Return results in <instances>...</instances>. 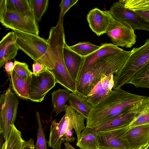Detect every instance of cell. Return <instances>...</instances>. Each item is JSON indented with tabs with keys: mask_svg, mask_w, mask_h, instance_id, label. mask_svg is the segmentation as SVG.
I'll return each mask as SVG.
<instances>
[{
	"mask_svg": "<svg viewBox=\"0 0 149 149\" xmlns=\"http://www.w3.org/2000/svg\"><path fill=\"white\" fill-rule=\"evenodd\" d=\"M67 101L76 111L86 119L93 107L86 97L76 92L70 93Z\"/></svg>",
	"mask_w": 149,
	"mask_h": 149,
	"instance_id": "19",
	"label": "cell"
},
{
	"mask_svg": "<svg viewBox=\"0 0 149 149\" xmlns=\"http://www.w3.org/2000/svg\"><path fill=\"white\" fill-rule=\"evenodd\" d=\"M69 46L66 42L63 49L64 61L69 73L76 82L84 57L71 50Z\"/></svg>",
	"mask_w": 149,
	"mask_h": 149,
	"instance_id": "18",
	"label": "cell"
},
{
	"mask_svg": "<svg viewBox=\"0 0 149 149\" xmlns=\"http://www.w3.org/2000/svg\"><path fill=\"white\" fill-rule=\"evenodd\" d=\"M146 96L131 93L121 88L112 90L93 107L86 119V127H92L119 116L141 102Z\"/></svg>",
	"mask_w": 149,
	"mask_h": 149,
	"instance_id": "1",
	"label": "cell"
},
{
	"mask_svg": "<svg viewBox=\"0 0 149 149\" xmlns=\"http://www.w3.org/2000/svg\"><path fill=\"white\" fill-rule=\"evenodd\" d=\"M65 149H75L69 143L65 142L64 143Z\"/></svg>",
	"mask_w": 149,
	"mask_h": 149,
	"instance_id": "42",
	"label": "cell"
},
{
	"mask_svg": "<svg viewBox=\"0 0 149 149\" xmlns=\"http://www.w3.org/2000/svg\"><path fill=\"white\" fill-rule=\"evenodd\" d=\"M53 59L55 67L52 70H49L53 75L58 83L71 92H76V82L69 73L65 65L63 54L58 52L54 54Z\"/></svg>",
	"mask_w": 149,
	"mask_h": 149,
	"instance_id": "13",
	"label": "cell"
},
{
	"mask_svg": "<svg viewBox=\"0 0 149 149\" xmlns=\"http://www.w3.org/2000/svg\"><path fill=\"white\" fill-rule=\"evenodd\" d=\"M19 103L18 98L12 91L10 84L0 96V133L5 141L16 119Z\"/></svg>",
	"mask_w": 149,
	"mask_h": 149,
	"instance_id": "7",
	"label": "cell"
},
{
	"mask_svg": "<svg viewBox=\"0 0 149 149\" xmlns=\"http://www.w3.org/2000/svg\"><path fill=\"white\" fill-rule=\"evenodd\" d=\"M69 47L71 50L83 57L91 54L100 47V46L96 45L89 42H79Z\"/></svg>",
	"mask_w": 149,
	"mask_h": 149,
	"instance_id": "25",
	"label": "cell"
},
{
	"mask_svg": "<svg viewBox=\"0 0 149 149\" xmlns=\"http://www.w3.org/2000/svg\"><path fill=\"white\" fill-rule=\"evenodd\" d=\"M19 49L16 42L15 31L8 32L0 42V68L9 61L14 59Z\"/></svg>",
	"mask_w": 149,
	"mask_h": 149,
	"instance_id": "16",
	"label": "cell"
},
{
	"mask_svg": "<svg viewBox=\"0 0 149 149\" xmlns=\"http://www.w3.org/2000/svg\"><path fill=\"white\" fill-rule=\"evenodd\" d=\"M131 51L109 54L94 61L76 82V92L86 97L100 81L102 76L114 74L123 66Z\"/></svg>",
	"mask_w": 149,
	"mask_h": 149,
	"instance_id": "2",
	"label": "cell"
},
{
	"mask_svg": "<svg viewBox=\"0 0 149 149\" xmlns=\"http://www.w3.org/2000/svg\"><path fill=\"white\" fill-rule=\"evenodd\" d=\"M65 112L58 123L55 119L51 122L48 143V146L53 149H61L62 143L64 142L63 136L68 128L74 129L79 137L81 131L85 127L84 118L70 105H65Z\"/></svg>",
	"mask_w": 149,
	"mask_h": 149,
	"instance_id": "4",
	"label": "cell"
},
{
	"mask_svg": "<svg viewBox=\"0 0 149 149\" xmlns=\"http://www.w3.org/2000/svg\"><path fill=\"white\" fill-rule=\"evenodd\" d=\"M25 141L22 137L21 132L17 128L14 124H13L5 141L6 149H22Z\"/></svg>",
	"mask_w": 149,
	"mask_h": 149,
	"instance_id": "23",
	"label": "cell"
},
{
	"mask_svg": "<svg viewBox=\"0 0 149 149\" xmlns=\"http://www.w3.org/2000/svg\"><path fill=\"white\" fill-rule=\"evenodd\" d=\"M10 76L12 88L15 94L22 99H29V85L31 79L24 80L13 70Z\"/></svg>",
	"mask_w": 149,
	"mask_h": 149,
	"instance_id": "20",
	"label": "cell"
},
{
	"mask_svg": "<svg viewBox=\"0 0 149 149\" xmlns=\"http://www.w3.org/2000/svg\"><path fill=\"white\" fill-rule=\"evenodd\" d=\"M123 50V49L111 43L102 44L99 49L91 54L84 57L77 81L81 78L85 71L96 60L104 56L120 52Z\"/></svg>",
	"mask_w": 149,
	"mask_h": 149,
	"instance_id": "17",
	"label": "cell"
},
{
	"mask_svg": "<svg viewBox=\"0 0 149 149\" xmlns=\"http://www.w3.org/2000/svg\"><path fill=\"white\" fill-rule=\"evenodd\" d=\"M125 64L113 77L116 90L128 84L134 75L149 62V38L139 48H134Z\"/></svg>",
	"mask_w": 149,
	"mask_h": 149,
	"instance_id": "5",
	"label": "cell"
},
{
	"mask_svg": "<svg viewBox=\"0 0 149 149\" xmlns=\"http://www.w3.org/2000/svg\"><path fill=\"white\" fill-rule=\"evenodd\" d=\"M99 149H115L109 147H104V146H100Z\"/></svg>",
	"mask_w": 149,
	"mask_h": 149,
	"instance_id": "43",
	"label": "cell"
},
{
	"mask_svg": "<svg viewBox=\"0 0 149 149\" xmlns=\"http://www.w3.org/2000/svg\"><path fill=\"white\" fill-rule=\"evenodd\" d=\"M16 42L19 49L30 57L34 62L44 65L48 70L54 69L47 40L31 33L15 31Z\"/></svg>",
	"mask_w": 149,
	"mask_h": 149,
	"instance_id": "3",
	"label": "cell"
},
{
	"mask_svg": "<svg viewBox=\"0 0 149 149\" xmlns=\"http://www.w3.org/2000/svg\"><path fill=\"white\" fill-rule=\"evenodd\" d=\"M22 149H36L34 140L31 138L28 141H25Z\"/></svg>",
	"mask_w": 149,
	"mask_h": 149,
	"instance_id": "39",
	"label": "cell"
},
{
	"mask_svg": "<svg viewBox=\"0 0 149 149\" xmlns=\"http://www.w3.org/2000/svg\"><path fill=\"white\" fill-rule=\"evenodd\" d=\"M109 11L114 19L128 24L134 30L149 31V24L135 11L126 8L124 4L119 1L114 3Z\"/></svg>",
	"mask_w": 149,
	"mask_h": 149,
	"instance_id": "11",
	"label": "cell"
},
{
	"mask_svg": "<svg viewBox=\"0 0 149 149\" xmlns=\"http://www.w3.org/2000/svg\"><path fill=\"white\" fill-rule=\"evenodd\" d=\"M112 90L102 88L95 93L86 97L88 102L93 107L99 103Z\"/></svg>",
	"mask_w": 149,
	"mask_h": 149,
	"instance_id": "31",
	"label": "cell"
},
{
	"mask_svg": "<svg viewBox=\"0 0 149 149\" xmlns=\"http://www.w3.org/2000/svg\"><path fill=\"white\" fill-rule=\"evenodd\" d=\"M14 65V63L12 61H8L5 64V69L9 76H10L11 73L13 70Z\"/></svg>",
	"mask_w": 149,
	"mask_h": 149,
	"instance_id": "40",
	"label": "cell"
},
{
	"mask_svg": "<svg viewBox=\"0 0 149 149\" xmlns=\"http://www.w3.org/2000/svg\"><path fill=\"white\" fill-rule=\"evenodd\" d=\"M70 91L67 89H58L52 93V102L53 111L56 116L65 111V103L70 94Z\"/></svg>",
	"mask_w": 149,
	"mask_h": 149,
	"instance_id": "21",
	"label": "cell"
},
{
	"mask_svg": "<svg viewBox=\"0 0 149 149\" xmlns=\"http://www.w3.org/2000/svg\"><path fill=\"white\" fill-rule=\"evenodd\" d=\"M36 116L38 122V129L36 142L35 145L36 149H47V142L41 124L39 113L36 112Z\"/></svg>",
	"mask_w": 149,
	"mask_h": 149,
	"instance_id": "30",
	"label": "cell"
},
{
	"mask_svg": "<svg viewBox=\"0 0 149 149\" xmlns=\"http://www.w3.org/2000/svg\"><path fill=\"white\" fill-rule=\"evenodd\" d=\"M102 88V86L100 81L94 87L88 96H90L95 93Z\"/></svg>",
	"mask_w": 149,
	"mask_h": 149,
	"instance_id": "41",
	"label": "cell"
},
{
	"mask_svg": "<svg viewBox=\"0 0 149 149\" xmlns=\"http://www.w3.org/2000/svg\"><path fill=\"white\" fill-rule=\"evenodd\" d=\"M129 128V126H127L99 134L100 146L115 149H131L126 135Z\"/></svg>",
	"mask_w": 149,
	"mask_h": 149,
	"instance_id": "12",
	"label": "cell"
},
{
	"mask_svg": "<svg viewBox=\"0 0 149 149\" xmlns=\"http://www.w3.org/2000/svg\"><path fill=\"white\" fill-rule=\"evenodd\" d=\"M143 149H149V143Z\"/></svg>",
	"mask_w": 149,
	"mask_h": 149,
	"instance_id": "45",
	"label": "cell"
},
{
	"mask_svg": "<svg viewBox=\"0 0 149 149\" xmlns=\"http://www.w3.org/2000/svg\"><path fill=\"white\" fill-rule=\"evenodd\" d=\"M126 135L131 149H143L149 143V125L129 128Z\"/></svg>",
	"mask_w": 149,
	"mask_h": 149,
	"instance_id": "15",
	"label": "cell"
},
{
	"mask_svg": "<svg viewBox=\"0 0 149 149\" xmlns=\"http://www.w3.org/2000/svg\"><path fill=\"white\" fill-rule=\"evenodd\" d=\"M113 44L117 47L130 48L136 42V36L134 30L128 24L113 18L107 33Z\"/></svg>",
	"mask_w": 149,
	"mask_h": 149,
	"instance_id": "10",
	"label": "cell"
},
{
	"mask_svg": "<svg viewBox=\"0 0 149 149\" xmlns=\"http://www.w3.org/2000/svg\"><path fill=\"white\" fill-rule=\"evenodd\" d=\"M56 83L54 77L47 69L37 74L33 73L29 85V100L34 102H42Z\"/></svg>",
	"mask_w": 149,
	"mask_h": 149,
	"instance_id": "9",
	"label": "cell"
},
{
	"mask_svg": "<svg viewBox=\"0 0 149 149\" xmlns=\"http://www.w3.org/2000/svg\"><path fill=\"white\" fill-rule=\"evenodd\" d=\"M0 21L4 27L14 31H20L39 35L38 25L31 8L24 13L7 11Z\"/></svg>",
	"mask_w": 149,
	"mask_h": 149,
	"instance_id": "8",
	"label": "cell"
},
{
	"mask_svg": "<svg viewBox=\"0 0 149 149\" xmlns=\"http://www.w3.org/2000/svg\"><path fill=\"white\" fill-rule=\"evenodd\" d=\"M77 146L81 149H99L98 135L91 133L80 136Z\"/></svg>",
	"mask_w": 149,
	"mask_h": 149,
	"instance_id": "24",
	"label": "cell"
},
{
	"mask_svg": "<svg viewBox=\"0 0 149 149\" xmlns=\"http://www.w3.org/2000/svg\"><path fill=\"white\" fill-rule=\"evenodd\" d=\"M14 64L13 70L18 75L25 81L31 79L33 73L27 63L15 61Z\"/></svg>",
	"mask_w": 149,
	"mask_h": 149,
	"instance_id": "29",
	"label": "cell"
},
{
	"mask_svg": "<svg viewBox=\"0 0 149 149\" xmlns=\"http://www.w3.org/2000/svg\"><path fill=\"white\" fill-rule=\"evenodd\" d=\"M78 0H62L59 4L60 9L59 15L64 17L65 15L69 9L74 5Z\"/></svg>",
	"mask_w": 149,
	"mask_h": 149,
	"instance_id": "33",
	"label": "cell"
},
{
	"mask_svg": "<svg viewBox=\"0 0 149 149\" xmlns=\"http://www.w3.org/2000/svg\"><path fill=\"white\" fill-rule=\"evenodd\" d=\"M149 101L144 99L138 104L119 116L91 128L85 127L80 136L91 133H100L129 126L148 104Z\"/></svg>",
	"mask_w": 149,
	"mask_h": 149,
	"instance_id": "6",
	"label": "cell"
},
{
	"mask_svg": "<svg viewBox=\"0 0 149 149\" xmlns=\"http://www.w3.org/2000/svg\"><path fill=\"white\" fill-rule=\"evenodd\" d=\"M7 10L6 0H0V20L2 19Z\"/></svg>",
	"mask_w": 149,
	"mask_h": 149,
	"instance_id": "37",
	"label": "cell"
},
{
	"mask_svg": "<svg viewBox=\"0 0 149 149\" xmlns=\"http://www.w3.org/2000/svg\"><path fill=\"white\" fill-rule=\"evenodd\" d=\"M149 125V105L129 125V128L136 126Z\"/></svg>",
	"mask_w": 149,
	"mask_h": 149,
	"instance_id": "32",
	"label": "cell"
},
{
	"mask_svg": "<svg viewBox=\"0 0 149 149\" xmlns=\"http://www.w3.org/2000/svg\"><path fill=\"white\" fill-rule=\"evenodd\" d=\"M125 7L134 11L149 9V0H120Z\"/></svg>",
	"mask_w": 149,
	"mask_h": 149,
	"instance_id": "28",
	"label": "cell"
},
{
	"mask_svg": "<svg viewBox=\"0 0 149 149\" xmlns=\"http://www.w3.org/2000/svg\"><path fill=\"white\" fill-rule=\"evenodd\" d=\"M113 74H110L108 75H103L100 80L103 88L112 90L114 85Z\"/></svg>",
	"mask_w": 149,
	"mask_h": 149,
	"instance_id": "34",
	"label": "cell"
},
{
	"mask_svg": "<svg viewBox=\"0 0 149 149\" xmlns=\"http://www.w3.org/2000/svg\"><path fill=\"white\" fill-rule=\"evenodd\" d=\"M33 73L37 74L46 70L47 69L42 64L34 62L32 65Z\"/></svg>",
	"mask_w": 149,
	"mask_h": 149,
	"instance_id": "35",
	"label": "cell"
},
{
	"mask_svg": "<svg viewBox=\"0 0 149 149\" xmlns=\"http://www.w3.org/2000/svg\"><path fill=\"white\" fill-rule=\"evenodd\" d=\"M31 8L33 11L35 19L37 22L41 21L49 5L48 0H29Z\"/></svg>",
	"mask_w": 149,
	"mask_h": 149,
	"instance_id": "27",
	"label": "cell"
},
{
	"mask_svg": "<svg viewBox=\"0 0 149 149\" xmlns=\"http://www.w3.org/2000/svg\"><path fill=\"white\" fill-rule=\"evenodd\" d=\"M134 11L149 24V9Z\"/></svg>",
	"mask_w": 149,
	"mask_h": 149,
	"instance_id": "38",
	"label": "cell"
},
{
	"mask_svg": "<svg viewBox=\"0 0 149 149\" xmlns=\"http://www.w3.org/2000/svg\"><path fill=\"white\" fill-rule=\"evenodd\" d=\"M73 129L72 128H69L67 129L63 137L64 142L65 141L70 143V142H72L74 141L75 138L73 135L74 131Z\"/></svg>",
	"mask_w": 149,
	"mask_h": 149,
	"instance_id": "36",
	"label": "cell"
},
{
	"mask_svg": "<svg viewBox=\"0 0 149 149\" xmlns=\"http://www.w3.org/2000/svg\"><path fill=\"white\" fill-rule=\"evenodd\" d=\"M86 18L90 29L98 36L107 33L113 19L109 10H102L97 8L90 10Z\"/></svg>",
	"mask_w": 149,
	"mask_h": 149,
	"instance_id": "14",
	"label": "cell"
},
{
	"mask_svg": "<svg viewBox=\"0 0 149 149\" xmlns=\"http://www.w3.org/2000/svg\"><path fill=\"white\" fill-rule=\"evenodd\" d=\"M6 142H4L3 144L2 147L1 149H6Z\"/></svg>",
	"mask_w": 149,
	"mask_h": 149,
	"instance_id": "44",
	"label": "cell"
},
{
	"mask_svg": "<svg viewBox=\"0 0 149 149\" xmlns=\"http://www.w3.org/2000/svg\"><path fill=\"white\" fill-rule=\"evenodd\" d=\"M7 11L25 13L31 9L29 0H6Z\"/></svg>",
	"mask_w": 149,
	"mask_h": 149,
	"instance_id": "26",
	"label": "cell"
},
{
	"mask_svg": "<svg viewBox=\"0 0 149 149\" xmlns=\"http://www.w3.org/2000/svg\"><path fill=\"white\" fill-rule=\"evenodd\" d=\"M128 84L136 88H149V62L134 75Z\"/></svg>",
	"mask_w": 149,
	"mask_h": 149,
	"instance_id": "22",
	"label": "cell"
}]
</instances>
